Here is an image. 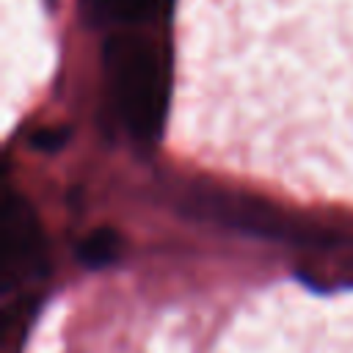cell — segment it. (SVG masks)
<instances>
[{"label": "cell", "mask_w": 353, "mask_h": 353, "mask_svg": "<svg viewBox=\"0 0 353 353\" xmlns=\"http://www.w3.org/2000/svg\"><path fill=\"white\" fill-rule=\"evenodd\" d=\"M113 108L135 141H154L168 108V55L141 33H113L102 47Z\"/></svg>", "instance_id": "cell-1"}, {"label": "cell", "mask_w": 353, "mask_h": 353, "mask_svg": "<svg viewBox=\"0 0 353 353\" xmlns=\"http://www.w3.org/2000/svg\"><path fill=\"white\" fill-rule=\"evenodd\" d=\"M0 221H3V229H0L3 284L11 287L14 281H19L25 276L41 273L44 234H41V226H39V218H36L33 207L17 193H8Z\"/></svg>", "instance_id": "cell-2"}, {"label": "cell", "mask_w": 353, "mask_h": 353, "mask_svg": "<svg viewBox=\"0 0 353 353\" xmlns=\"http://www.w3.org/2000/svg\"><path fill=\"white\" fill-rule=\"evenodd\" d=\"M171 0H83V14L97 28H130L165 17Z\"/></svg>", "instance_id": "cell-3"}, {"label": "cell", "mask_w": 353, "mask_h": 353, "mask_svg": "<svg viewBox=\"0 0 353 353\" xmlns=\"http://www.w3.org/2000/svg\"><path fill=\"white\" fill-rule=\"evenodd\" d=\"M121 254V237L116 229L110 226H99L94 232H88L80 245H77V259L85 268H102L110 265L116 256Z\"/></svg>", "instance_id": "cell-4"}, {"label": "cell", "mask_w": 353, "mask_h": 353, "mask_svg": "<svg viewBox=\"0 0 353 353\" xmlns=\"http://www.w3.org/2000/svg\"><path fill=\"white\" fill-rule=\"evenodd\" d=\"M66 141H69V127H44V130H36V132H33L30 146H33L36 152L52 154V152H58Z\"/></svg>", "instance_id": "cell-5"}]
</instances>
